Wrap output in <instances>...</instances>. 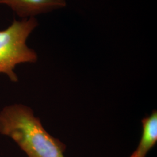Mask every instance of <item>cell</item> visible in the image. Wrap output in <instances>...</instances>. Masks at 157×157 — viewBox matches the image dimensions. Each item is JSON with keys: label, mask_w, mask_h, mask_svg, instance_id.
<instances>
[{"label": "cell", "mask_w": 157, "mask_h": 157, "mask_svg": "<svg viewBox=\"0 0 157 157\" xmlns=\"http://www.w3.org/2000/svg\"><path fill=\"white\" fill-rule=\"evenodd\" d=\"M0 133L11 138L28 157H65L66 146L50 135L33 111L22 104L0 112Z\"/></svg>", "instance_id": "obj_1"}, {"label": "cell", "mask_w": 157, "mask_h": 157, "mask_svg": "<svg viewBox=\"0 0 157 157\" xmlns=\"http://www.w3.org/2000/svg\"><path fill=\"white\" fill-rule=\"evenodd\" d=\"M0 4L8 6L25 19L61 9L67 5L65 0H0Z\"/></svg>", "instance_id": "obj_3"}, {"label": "cell", "mask_w": 157, "mask_h": 157, "mask_svg": "<svg viewBox=\"0 0 157 157\" xmlns=\"http://www.w3.org/2000/svg\"><path fill=\"white\" fill-rule=\"evenodd\" d=\"M38 26L34 17L14 21L7 28L0 30V73L6 74L12 82H17L14 72L17 65L33 63L37 60L36 52L29 48L26 40Z\"/></svg>", "instance_id": "obj_2"}, {"label": "cell", "mask_w": 157, "mask_h": 157, "mask_svg": "<svg viewBox=\"0 0 157 157\" xmlns=\"http://www.w3.org/2000/svg\"><path fill=\"white\" fill-rule=\"evenodd\" d=\"M142 124L143 133L140 143L130 157H146L157 143V111H154L151 115L144 118Z\"/></svg>", "instance_id": "obj_4"}]
</instances>
